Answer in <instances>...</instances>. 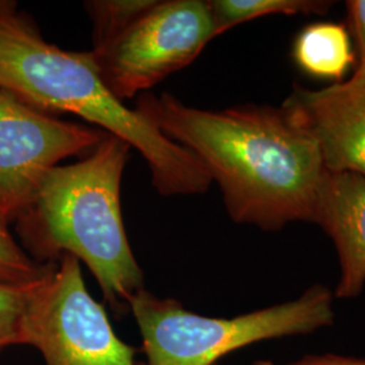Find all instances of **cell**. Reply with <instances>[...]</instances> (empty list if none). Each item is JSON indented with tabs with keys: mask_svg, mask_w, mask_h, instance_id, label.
Returning a JSON list of instances; mask_svg holds the SVG:
<instances>
[{
	"mask_svg": "<svg viewBox=\"0 0 365 365\" xmlns=\"http://www.w3.org/2000/svg\"><path fill=\"white\" fill-rule=\"evenodd\" d=\"M135 110L197 157L235 223L277 232L292 222L315 221L327 170L313 137L282 107L209 111L170 93L145 92Z\"/></svg>",
	"mask_w": 365,
	"mask_h": 365,
	"instance_id": "6da1fadb",
	"label": "cell"
},
{
	"mask_svg": "<svg viewBox=\"0 0 365 365\" xmlns=\"http://www.w3.org/2000/svg\"><path fill=\"white\" fill-rule=\"evenodd\" d=\"M0 88L46 114H75L130 145L144 157L161 195L203 194L212 182L194 153L110 91L91 53L49 43L15 10L0 16Z\"/></svg>",
	"mask_w": 365,
	"mask_h": 365,
	"instance_id": "7a4b0ae2",
	"label": "cell"
},
{
	"mask_svg": "<svg viewBox=\"0 0 365 365\" xmlns=\"http://www.w3.org/2000/svg\"><path fill=\"white\" fill-rule=\"evenodd\" d=\"M130 149L107 134L88 156L49 170L19 215L27 247L42 264L58 262L66 255L84 262L119 314L130 312L131 298L145 288L120 211Z\"/></svg>",
	"mask_w": 365,
	"mask_h": 365,
	"instance_id": "3957f363",
	"label": "cell"
},
{
	"mask_svg": "<svg viewBox=\"0 0 365 365\" xmlns=\"http://www.w3.org/2000/svg\"><path fill=\"white\" fill-rule=\"evenodd\" d=\"M334 294L315 284L287 300L235 318L188 312L172 298L146 288L129 303L143 337L144 365H217L218 360L253 344L313 334L336 321Z\"/></svg>",
	"mask_w": 365,
	"mask_h": 365,
	"instance_id": "277c9868",
	"label": "cell"
},
{
	"mask_svg": "<svg viewBox=\"0 0 365 365\" xmlns=\"http://www.w3.org/2000/svg\"><path fill=\"white\" fill-rule=\"evenodd\" d=\"M21 344L39 351L46 365H144L137 349L115 334L105 307L86 287L80 261L69 255L30 291Z\"/></svg>",
	"mask_w": 365,
	"mask_h": 365,
	"instance_id": "5b68a950",
	"label": "cell"
},
{
	"mask_svg": "<svg viewBox=\"0 0 365 365\" xmlns=\"http://www.w3.org/2000/svg\"><path fill=\"white\" fill-rule=\"evenodd\" d=\"M214 38L209 1L155 0L117 37L90 53L106 86L125 101L190 66Z\"/></svg>",
	"mask_w": 365,
	"mask_h": 365,
	"instance_id": "8992f818",
	"label": "cell"
},
{
	"mask_svg": "<svg viewBox=\"0 0 365 365\" xmlns=\"http://www.w3.org/2000/svg\"><path fill=\"white\" fill-rule=\"evenodd\" d=\"M105 131L61 120L0 88V217L10 221L31 203L45 175L72 156H88Z\"/></svg>",
	"mask_w": 365,
	"mask_h": 365,
	"instance_id": "52a82bcc",
	"label": "cell"
},
{
	"mask_svg": "<svg viewBox=\"0 0 365 365\" xmlns=\"http://www.w3.org/2000/svg\"><path fill=\"white\" fill-rule=\"evenodd\" d=\"M282 108L313 137L327 172L365 178V84L348 80L318 91L295 86Z\"/></svg>",
	"mask_w": 365,
	"mask_h": 365,
	"instance_id": "ba28073f",
	"label": "cell"
},
{
	"mask_svg": "<svg viewBox=\"0 0 365 365\" xmlns=\"http://www.w3.org/2000/svg\"><path fill=\"white\" fill-rule=\"evenodd\" d=\"M314 223L331 238L339 255L334 298H357L365 287V178L327 170Z\"/></svg>",
	"mask_w": 365,
	"mask_h": 365,
	"instance_id": "9c48e42d",
	"label": "cell"
},
{
	"mask_svg": "<svg viewBox=\"0 0 365 365\" xmlns=\"http://www.w3.org/2000/svg\"><path fill=\"white\" fill-rule=\"evenodd\" d=\"M294 61L314 78L342 83L354 63V53L346 26L318 22L304 27L292 46Z\"/></svg>",
	"mask_w": 365,
	"mask_h": 365,
	"instance_id": "30bf717a",
	"label": "cell"
},
{
	"mask_svg": "<svg viewBox=\"0 0 365 365\" xmlns=\"http://www.w3.org/2000/svg\"><path fill=\"white\" fill-rule=\"evenodd\" d=\"M333 6L324 0H211L215 37L244 22L267 15H324Z\"/></svg>",
	"mask_w": 365,
	"mask_h": 365,
	"instance_id": "8fae6325",
	"label": "cell"
},
{
	"mask_svg": "<svg viewBox=\"0 0 365 365\" xmlns=\"http://www.w3.org/2000/svg\"><path fill=\"white\" fill-rule=\"evenodd\" d=\"M155 0H92L86 1L91 18L93 48H101L117 37L138 16L153 6Z\"/></svg>",
	"mask_w": 365,
	"mask_h": 365,
	"instance_id": "7c38bea8",
	"label": "cell"
},
{
	"mask_svg": "<svg viewBox=\"0 0 365 365\" xmlns=\"http://www.w3.org/2000/svg\"><path fill=\"white\" fill-rule=\"evenodd\" d=\"M57 262L42 264L27 256L0 217V284L29 287L52 274Z\"/></svg>",
	"mask_w": 365,
	"mask_h": 365,
	"instance_id": "4fadbf2b",
	"label": "cell"
},
{
	"mask_svg": "<svg viewBox=\"0 0 365 365\" xmlns=\"http://www.w3.org/2000/svg\"><path fill=\"white\" fill-rule=\"evenodd\" d=\"M34 286L0 284V351L21 344V321L29 294Z\"/></svg>",
	"mask_w": 365,
	"mask_h": 365,
	"instance_id": "5bb4252c",
	"label": "cell"
},
{
	"mask_svg": "<svg viewBox=\"0 0 365 365\" xmlns=\"http://www.w3.org/2000/svg\"><path fill=\"white\" fill-rule=\"evenodd\" d=\"M346 9L359 46V66L349 80L365 84V0H349L346 1Z\"/></svg>",
	"mask_w": 365,
	"mask_h": 365,
	"instance_id": "9a60e30c",
	"label": "cell"
},
{
	"mask_svg": "<svg viewBox=\"0 0 365 365\" xmlns=\"http://www.w3.org/2000/svg\"><path fill=\"white\" fill-rule=\"evenodd\" d=\"M286 365H365V359L341 356L334 353L327 354H307L297 361Z\"/></svg>",
	"mask_w": 365,
	"mask_h": 365,
	"instance_id": "2e32d148",
	"label": "cell"
},
{
	"mask_svg": "<svg viewBox=\"0 0 365 365\" xmlns=\"http://www.w3.org/2000/svg\"><path fill=\"white\" fill-rule=\"evenodd\" d=\"M15 10V3L14 1H7V0H0V16L3 14L9 13Z\"/></svg>",
	"mask_w": 365,
	"mask_h": 365,
	"instance_id": "e0dca14e",
	"label": "cell"
},
{
	"mask_svg": "<svg viewBox=\"0 0 365 365\" xmlns=\"http://www.w3.org/2000/svg\"><path fill=\"white\" fill-rule=\"evenodd\" d=\"M250 365H274L272 361H269V360H257V361H255V363H252Z\"/></svg>",
	"mask_w": 365,
	"mask_h": 365,
	"instance_id": "ac0fdd59",
	"label": "cell"
}]
</instances>
